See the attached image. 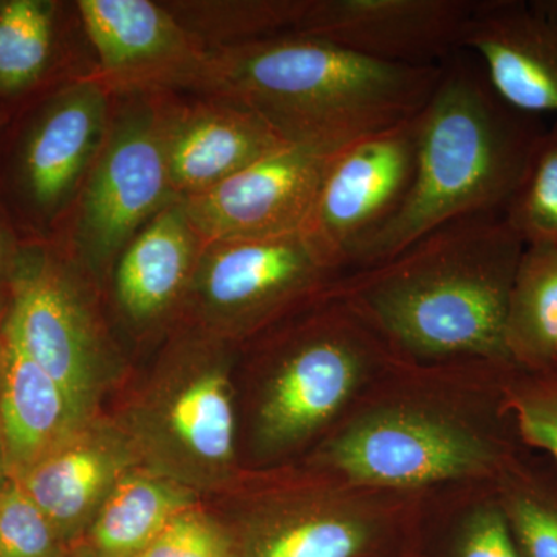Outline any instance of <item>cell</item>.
Here are the masks:
<instances>
[{"instance_id": "cell-5", "label": "cell", "mask_w": 557, "mask_h": 557, "mask_svg": "<svg viewBox=\"0 0 557 557\" xmlns=\"http://www.w3.org/2000/svg\"><path fill=\"white\" fill-rule=\"evenodd\" d=\"M112 109V91L90 72L10 116L0 134V207L22 239L50 240L60 230L104 145Z\"/></svg>"}, {"instance_id": "cell-13", "label": "cell", "mask_w": 557, "mask_h": 557, "mask_svg": "<svg viewBox=\"0 0 557 557\" xmlns=\"http://www.w3.org/2000/svg\"><path fill=\"white\" fill-rule=\"evenodd\" d=\"M475 0H307L293 35L395 65H442L461 50Z\"/></svg>"}, {"instance_id": "cell-16", "label": "cell", "mask_w": 557, "mask_h": 557, "mask_svg": "<svg viewBox=\"0 0 557 557\" xmlns=\"http://www.w3.org/2000/svg\"><path fill=\"white\" fill-rule=\"evenodd\" d=\"M288 143L258 113L228 98L196 101L168 98L164 152L172 189L180 200L214 188Z\"/></svg>"}, {"instance_id": "cell-18", "label": "cell", "mask_w": 557, "mask_h": 557, "mask_svg": "<svg viewBox=\"0 0 557 557\" xmlns=\"http://www.w3.org/2000/svg\"><path fill=\"white\" fill-rule=\"evenodd\" d=\"M203 247L182 200L135 234L112 270L116 310L132 332H152L183 318Z\"/></svg>"}, {"instance_id": "cell-10", "label": "cell", "mask_w": 557, "mask_h": 557, "mask_svg": "<svg viewBox=\"0 0 557 557\" xmlns=\"http://www.w3.org/2000/svg\"><path fill=\"white\" fill-rule=\"evenodd\" d=\"M76 14L113 95L199 90L208 49L163 2L78 0Z\"/></svg>"}, {"instance_id": "cell-31", "label": "cell", "mask_w": 557, "mask_h": 557, "mask_svg": "<svg viewBox=\"0 0 557 557\" xmlns=\"http://www.w3.org/2000/svg\"><path fill=\"white\" fill-rule=\"evenodd\" d=\"M24 239L13 220L0 207V309L9 304L11 282L16 273Z\"/></svg>"}, {"instance_id": "cell-33", "label": "cell", "mask_w": 557, "mask_h": 557, "mask_svg": "<svg viewBox=\"0 0 557 557\" xmlns=\"http://www.w3.org/2000/svg\"><path fill=\"white\" fill-rule=\"evenodd\" d=\"M5 309H0V381H2L3 357H5V338H3V314H5Z\"/></svg>"}, {"instance_id": "cell-22", "label": "cell", "mask_w": 557, "mask_h": 557, "mask_svg": "<svg viewBox=\"0 0 557 557\" xmlns=\"http://www.w3.org/2000/svg\"><path fill=\"white\" fill-rule=\"evenodd\" d=\"M505 341L516 369L553 375L557 364V249L527 247L523 251L509 296Z\"/></svg>"}, {"instance_id": "cell-15", "label": "cell", "mask_w": 557, "mask_h": 557, "mask_svg": "<svg viewBox=\"0 0 557 557\" xmlns=\"http://www.w3.org/2000/svg\"><path fill=\"white\" fill-rule=\"evenodd\" d=\"M461 50L512 108L557 120V0H475Z\"/></svg>"}, {"instance_id": "cell-34", "label": "cell", "mask_w": 557, "mask_h": 557, "mask_svg": "<svg viewBox=\"0 0 557 557\" xmlns=\"http://www.w3.org/2000/svg\"><path fill=\"white\" fill-rule=\"evenodd\" d=\"M67 557H94V555H91L86 545H78V547H75L70 552Z\"/></svg>"}, {"instance_id": "cell-12", "label": "cell", "mask_w": 557, "mask_h": 557, "mask_svg": "<svg viewBox=\"0 0 557 557\" xmlns=\"http://www.w3.org/2000/svg\"><path fill=\"white\" fill-rule=\"evenodd\" d=\"M330 463L366 485L410 487L479 474L496 465V446L423 413H379L330 446Z\"/></svg>"}, {"instance_id": "cell-9", "label": "cell", "mask_w": 557, "mask_h": 557, "mask_svg": "<svg viewBox=\"0 0 557 557\" xmlns=\"http://www.w3.org/2000/svg\"><path fill=\"white\" fill-rule=\"evenodd\" d=\"M417 148L418 116L330 157L302 231L330 270L354 265L361 248L397 214L416 175Z\"/></svg>"}, {"instance_id": "cell-24", "label": "cell", "mask_w": 557, "mask_h": 557, "mask_svg": "<svg viewBox=\"0 0 557 557\" xmlns=\"http://www.w3.org/2000/svg\"><path fill=\"white\" fill-rule=\"evenodd\" d=\"M368 527L332 512H298L256 528L240 557H357Z\"/></svg>"}, {"instance_id": "cell-29", "label": "cell", "mask_w": 557, "mask_h": 557, "mask_svg": "<svg viewBox=\"0 0 557 557\" xmlns=\"http://www.w3.org/2000/svg\"><path fill=\"white\" fill-rule=\"evenodd\" d=\"M508 408L522 442L547 454L557 469V376L533 375L512 387Z\"/></svg>"}, {"instance_id": "cell-25", "label": "cell", "mask_w": 557, "mask_h": 557, "mask_svg": "<svg viewBox=\"0 0 557 557\" xmlns=\"http://www.w3.org/2000/svg\"><path fill=\"white\" fill-rule=\"evenodd\" d=\"M504 218L525 248L557 249V120L542 135L527 177Z\"/></svg>"}, {"instance_id": "cell-1", "label": "cell", "mask_w": 557, "mask_h": 557, "mask_svg": "<svg viewBox=\"0 0 557 557\" xmlns=\"http://www.w3.org/2000/svg\"><path fill=\"white\" fill-rule=\"evenodd\" d=\"M442 72L443 64H386L284 33L211 50L197 91L240 102L288 145L335 153L420 115Z\"/></svg>"}, {"instance_id": "cell-14", "label": "cell", "mask_w": 557, "mask_h": 557, "mask_svg": "<svg viewBox=\"0 0 557 557\" xmlns=\"http://www.w3.org/2000/svg\"><path fill=\"white\" fill-rule=\"evenodd\" d=\"M332 156L289 145L214 188L182 199L183 208L205 242L300 233Z\"/></svg>"}, {"instance_id": "cell-27", "label": "cell", "mask_w": 557, "mask_h": 557, "mask_svg": "<svg viewBox=\"0 0 557 557\" xmlns=\"http://www.w3.org/2000/svg\"><path fill=\"white\" fill-rule=\"evenodd\" d=\"M72 549L20 482L10 479L0 490V557H67Z\"/></svg>"}, {"instance_id": "cell-21", "label": "cell", "mask_w": 557, "mask_h": 557, "mask_svg": "<svg viewBox=\"0 0 557 557\" xmlns=\"http://www.w3.org/2000/svg\"><path fill=\"white\" fill-rule=\"evenodd\" d=\"M199 494L150 469L132 468L113 487L84 544L94 557H137Z\"/></svg>"}, {"instance_id": "cell-20", "label": "cell", "mask_w": 557, "mask_h": 557, "mask_svg": "<svg viewBox=\"0 0 557 557\" xmlns=\"http://www.w3.org/2000/svg\"><path fill=\"white\" fill-rule=\"evenodd\" d=\"M67 7L57 0H3L0 9V112L7 120L65 83Z\"/></svg>"}, {"instance_id": "cell-23", "label": "cell", "mask_w": 557, "mask_h": 557, "mask_svg": "<svg viewBox=\"0 0 557 557\" xmlns=\"http://www.w3.org/2000/svg\"><path fill=\"white\" fill-rule=\"evenodd\" d=\"M163 5L214 50L292 32L307 0H172Z\"/></svg>"}, {"instance_id": "cell-11", "label": "cell", "mask_w": 557, "mask_h": 557, "mask_svg": "<svg viewBox=\"0 0 557 557\" xmlns=\"http://www.w3.org/2000/svg\"><path fill=\"white\" fill-rule=\"evenodd\" d=\"M284 341L256 416V442L269 453L296 445L335 416L364 364L361 336L341 319H311Z\"/></svg>"}, {"instance_id": "cell-3", "label": "cell", "mask_w": 557, "mask_h": 557, "mask_svg": "<svg viewBox=\"0 0 557 557\" xmlns=\"http://www.w3.org/2000/svg\"><path fill=\"white\" fill-rule=\"evenodd\" d=\"M547 127L494 90L478 60L458 50L418 115L417 168L401 208L361 248L354 265L398 255L420 237L471 214H504Z\"/></svg>"}, {"instance_id": "cell-35", "label": "cell", "mask_w": 557, "mask_h": 557, "mask_svg": "<svg viewBox=\"0 0 557 557\" xmlns=\"http://www.w3.org/2000/svg\"><path fill=\"white\" fill-rule=\"evenodd\" d=\"M7 119L3 116V113L0 112V134H2L3 126H5Z\"/></svg>"}, {"instance_id": "cell-7", "label": "cell", "mask_w": 557, "mask_h": 557, "mask_svg": "<svg viewBox=\"0 0 557 557\" xmlns=\"http://www.w3.org/2000/svg\"><path fill=\"white\" fill-rule=\"evenodd\" d=\"M97 287L51 242L24 240L3 314L7 332L87 418L121 372Z\"/></svg>"}, {"instance_id": "cell-28", "label": "cell", "mask_w": 557, "mask_h": 557, "mask_svg": "<svg viewBox=\"0 0 557 557\" xmlns=\"http://www.w3.org/2000/svg\"><path fill=\"white\" fill-rule=\"evenodd\" d=\"M137 557H239L236 542L200 505L178 512Z\"/></svg>"}, {"instance_id": "cell-4", "label": "cell", "mask_w": 557, "mask_h": 557, "mask_svg": "<svg viewBox=\"0 0 557 557\" xmlns=\"http://www.w3.org/2000/svg\"><path fill=\"white\" fill-rule=\"evenodd\" d=\"M231 344L183 322L115 420L141 467L199 496L225 486L236 469Z\"/></svg>"}, {"instance_id": "cell-17", "label": "cell", "mask_w": 557, "mask_h": 557, "mask_svg": "<svg viewBox=\"0 0 557 557\" xmlns=\"http://www.w3.org/2000/svg\"><path fill=\"white\" fill-rule=\"evenodd\" d=\"M139 458L115 420L91 418L17 479L70 548L81 545L106 498Z\"/></svg>"}, {"instance_id": "cell-37", "label": "cell", "mask_w": 557, "mask_h": 557, "mask_svg": "<svg viewBox=\"0 0 557 557\" xmlns=\"http://www.w3.org/2000/svg\"><path fill=\"white\" fill-rule=\"evenodd\" d=\"M2 2H3V0H0V9H2Z\"/></svg>"}, {"instance_id": "cell-26", "label": "cell", "mask_w": 557, "mask_h": 557, "mask_svg": "<svg viewBox=\"0 0 557 557\" xmlns=\"http://www.w3.org/2000/svg\"><path fill=\"white\" fill-rule=\"evenodd\" d=\"M505 493L504 508L525 557H557V469L552 483L516 475Z\"/></svg>"}, {"instance_id": "cell-2", "label": "cell", "mask_w": 557, "mask_h": 557, "mask_svg": "<svg viewBox=\"0 0 557 557\" xmlns=\"http://www.w3.org/2000/svg\"><path fill=\"white\" fill-rule=\"evenodd\" d=\"M525 245L504 214H471L362 267L355 304L388 339L428 357L509 362V296Z\"/></svg>"}, {"instance_id": "cell-32", "label": "cell", "mask_w": 557, "mask_h": 557, "mask_svg": "<svg viewBox=\"0 0 557 557\" xmlns=\"http://www.w3.org/2000/svg\"><path fill=\"white\" fill-rule=\"evenodd\" d=\"M9 467H7L5 453H3L2 437H0V490L10 480Z\"/></svg>"}, {"instance_id": "cell-36", "label": "cell", "mask_w": 557, "mask_h": 557, "mask_svg": "<svg viewBox=\"0 0 557 557\" xmlns=\"http://www.w3.org/2000/svg\"><path fill=\"white\" fill-rule=\"evenodd\" d=\"M549 376H557V364H556L555 372H553V375H549Z\"/></svg>"}, {"instance_id": "cell-30", "label": "cell", "mask_w": 557, "mask_h": 557, "mask_svg": "<svg viewBox=\"0 0 557 557\" xmlns=\"http://www.w3.org/2000/svg\"><path fill=\"white\" fill-rule=\"evenodd\" d=\"M457 557H525L502 505L474 512L461 533Z\"/></svg>"}, {"instance_id": "cell-8", "label": "cell", "mask_w": 557, "mask_h": 557, "mask_svg": "<svg viewBox=\"0 0 557 557\" xmlns=\"http://www.w3.org/2000/svg\"><path fill=\"white\" fill-rule=\"evenodd\" d=\"M332 273L302 231L205 242L182 319L236 343L311 298Z\"/></svg>"}, {"instance_id": "cell-6", "label": "cell", "mask_w": 557, "mask_h": 557, "mask_svg": "<svg viewBox=\"0 0 557 557\" xmlns=\"http://www.w3.org/2000/svg\"><path fill=\"white\" fill-rule=\"evenodd\" d=\"M171 94L113 95L104 145L49 242L100 285L143 226L178 201L164 152Z\"/></svg>"}, {"instance_id": "cell-19", "label": "cell", "mask_w": 557, "mask_h": 557, "mask_svg": "<svg viewBox=\"0 0 557 557\" xmlns=\"http://www.w3.org/2000/svg\"><path fill=\"white\" fill-rule=\"evenodd\" d=\"M3 338L0 437L10 478L17 480L91 418L75 408L64 388L25 354L5 325Z\"/></svg>"}]
</instances>
